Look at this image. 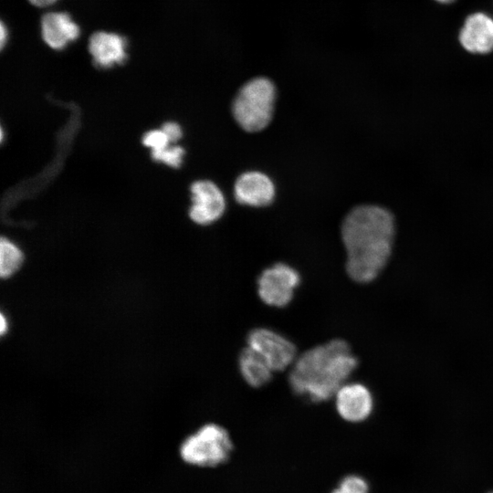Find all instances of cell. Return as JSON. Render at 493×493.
<instances>
[{"label":"cell","mask_w":493,"mask_h":493,"mask_svg":"<svg viewBox=\"0 0 493 493\" xmlns=\"http://www.w3.org/2000/svg\"><path fill=\"white\" fill-rule=\"evenodd\" d=\"M8 38V30L5 26V25L2 22L0 26V41H1V47H3Z\"/></svg>","instance_id":"20"},{"label":"cell","mask_w":493,"mask_h":493,"mask_svg":"<svg viewBox=\"0 0 493 493\" xmlns=\"http://www.w3.org/2000/svg\"><path fill=\"white\" fill-rule=\"evenodd\" d=\"M192 202L189 215L193 221L207 225L224 213L226 201L221 190L210 181H197L191 186Z\"/></svg>","instance_id":"7"},{"label":"cell","mask_w":493,"mask_h":493,"mask_svg":"<svg viewBox=\"0 0 493 493\" xmlns=\"http://www.w3.org/2000/svg\"><path fill=\"white\" fill-rule=\"evenodd\" d=\"M232 450L233 443L226 429L206 424L184 439L179 454L188 465L213 467L225 463Z\"/></svg>","instance_id":"4"},{"label":"cell","mask_w":493,"mask_h":493,"mask_svg":"<svg viewBox=\"0 0 493 493\" xmlns=\"http://www.w3.org/2000/svg\"><path fill=\"white\" fill-rule=\"evenodd\" d=\"M357 364L349 344L334 339L297 356L288 383L296 394L324 402L335 396Z\"/></svg>","instance_id":"2"},{"label":"cell","mask_w":493,"mask_h":493,"mask_svg":"<svg viewBox=\"0 0 493 493\" xmlns=\"http://www.w3.org/2000/svg\"><path fill=\"white\" fill-rule=\"evenodd\" d=\"M41 35L45 43L56 50L64 49L80 34L79 25L66 12H49L40 22Z\"/></svg>","instance_id":"12"},{"label":"cell","mask_w":493,"mask_h":493,"mask_svg":"<svg viewBox=\"0 0 493 493\" xmlns=\"http://www.w3.org/2000/svg\"><path fill=\"white\" fill-rule=\"evenodd\" d=\"M184 154V150L180 146H168L163 150L152 152V156L155 161L164 163L174 168L181 165Z\"/></svg>","instance_id":"15"},{"label":"cell","mask_w":493,"mask_h":493,"mask_svg":"<svg viewBox=\"0 0 493 493\" xmlns=\"http://www.w3.org/2000/svg\"><path fill=\"white\" fill-rule=\"evenodd\" d=\"M23 254L9 240L2 237L0 242V275L3 278L13 275L22 265Z\"/></svg>","instance_id":"14"},{"label":"cell","mask_w":493,"mask_h":493,"mask_svg":"<svg viewBox=\"0 0 493 493\" xmlns=\"http://www.w3.org/2000/svg\"><path fill=\"white\" fill-rule=\"evenodd\" d=\"M458 41L468 53L486 55L493 51V17L484 12L468 15L459 30Z\"/></svg>","instance_id":"8"},{"label":"cell","mask_w":493,"mask_h":493,"mask_svg":"<svg viewBox=\"0 0 493 493\" xmlns=\"http://www.w3.org/2000/svg\"><path fill=\"white\" fill-rule=\"evenodd\" d=\"M299 282L300 276L296 269L284 263H276L258 277L257 293L265 304L283 308L292 300Z\"/></svg>","instance_id":"5"},{"label":"cell","mask_w":493,"mask_h":493,"mask_svg":"<svg viewBox=\"0 0 493 493\" xmlns=\"http://www.w3.org/2000/svg\"><path fill=\"white\" fill-rule=\"evenodd\" d=\"M238 367L243 379L252 387H261L271 380L273 370L262 356L248 346L239 354Z\"/></svg>","instance_id":"13"},{"label":"cell","mask_w":493,"mask_h":493,"mask_svg":"<svg viewBox=\"0 0 493 493\" xmlns=\"http://www.w3.org/2000/svg\"><path fill=\"white\" fill-rule=\"evenodd\" d=\"M439 4L448 5L454 3L456 0H434Z\"/></svg>","instance_id":"22"},{"label":"cell","mask_w":493,"mask_h":493,"mask_svg":"<svg viewBox=\"0 0 493 493\" xmlns=\"http://www.w3.org/2000/svg\"><path fill=\"white\" fill-rule=\"evenodd\" d=\"M247 346L257 351L274 371H283L297 358L295 344L278 332L267 328H257L246 337Z\"/></svg>","instance_id":"6"},{"label":"cell","mask_w":493,"mask_h":493,"mask_svg":"<svg viewBox=\"0 0 493 493\" xmlns=\"http://www.w3.org/2000/svg\"><path fill=\"white\" fill-rule=\"evenodd\" d=\"M6 330V321L5 320V317L3 314H1V321H0V332L1 334H4Z\"/></svg>","instance_id":"21"},{"label":"cell","mask_w":493,"mask_h":493,"mask_svg":"<svg viewBox=\"0 0 493 493\" xmlns=\"http://www.w3.org/2000/svg\"><path fill=\"white\" fill-rule=\"evenodd\" d=\"M142 143L152 149V152L160 151L169 146V140L163 131H151L145 133Z\"/></svg>","instance_id":"16"},{"label":"cell","mask_w":493,"mask_h":493,"mask_svg":"<svg viewBox=\"0 0 493 493\" xmlns=\"http://www.w3.org/2000/svg\"><path fill=\"white\" fill-rule=\"evenodd\" d=\"M341 236L349 277L359 283L370 282L383 270L391 255L393 217L380 206H357L344 218Z\"/></svg>","instance_id":"1"},{"label":"cell","mask_w":493,"mask_h":493,"mask_svg":"<svg viewBox=\"0 0 493 493\" xmlns=\"http://www.w3.org/2000/svg\"><path fill=\"white\" fill-rule=\"evenodd\" d=\"M335 404L342 419L358 423L371 414L373 400L371 392L363 384L345 383L335 394Z\"/></svg>","instance_id":"9"},{"label":"cell","mask_w":493,"mask_h":493,"mask_svg":"<svg viewBox=\"0 0 493 493\" xmlns=\"http://www.w3.org/2000/svg\"><path fill=\"white\" fill-rule=\"evenodd\" d=\"M162 131L166 134L170 142H175L182 137V129L175 122H166Z\"/></svg>","instance_id":"18"},{"label":"cell","mask_w":493,"mask_h":493,"mask_svg":"<svg viewBox=\"0 0 493 493\" xmlns=\"http://www.w3.org/2000/svg\"><path fill=\"white\" fill-rule=\"evenodd\" d=\"M276 94V87L267 78L257 77L245 83L232 104L239 126L250 132L265 129L273 116Z\"/></svg>","instance_id":"3"},{"label":"cell","mask_w":493,"mask_h":493,"mask_svg":"<svg viewBox=\"0 0 493 493\" xmlns=\"http://www.w3.org/2000/svg\"><path fill=\"white\" fill-rule=\"evenodd\" d=\"M128 42L117 33L98 31L89 40V51L94 65L110 68L123 64L127 59Z\"/></svg>","instance_id":"10"},{"label":"cell","mask_w":493,"mask_h":493,"mask_svg":"<svg viewBox=\"0 0 493 493\" xmlns=\"http://www.w3.org/2000/svg\"><path fill=\"white\" fill-rule=\"evenodd\" d=\"M339 488L351 493H368L367 482L361 477L350 475L341 479Z\"/></svg>","instance_id":"17"},{"label":"cell","mask_w":493,"mask_h":493,"mask_svg":"<svg viewBox=\"0 0 493 493\" xmlns=\"http://www.w3.org/2000/svg\"><path fill=\"white\" fill-rule=\"evenodd\" d=\"M331 493H351V492L346 491V490H344V489L338 487Z\"/></svg>","instance_id":"23"},{"label":"cell","mask_w":493,"mask_h":493,"mask_svg":"<svg viewBox=\"0 0 493 493\" xmlns=\"http://www.w3.org/2000/svg\"><path fill=\"white\" fill-rule=\"evenodd\" d=\"M234 192L239 204L265 206L274 199L275 186L266 174L251 171L239 175L235 183Z\"/></svg>","instance_id":"11"},{"label":"cell","mask_w":493,"mask_h":493,"mask_svg":"<svg viewBox=\"0 0 493 493\" xmlns=\"http://www.w3.org/2000/svg\"><path fill=\"white\" fill-rule=\"evenodd\" d=\"M33 5L37 7H46L49 6L58 0H28Z\"/></svg>","instance_id":"19"}]
</instances>
